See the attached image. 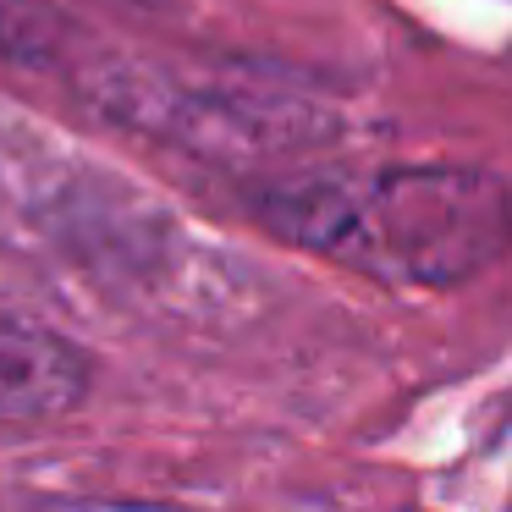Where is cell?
<instances>
[{
    "instance_id": "4",
    "label": "cell",
    "mask_w": 512,
    "mask_h": 512,
    "mask_svg": "<svg viewBox=\"0 0 512 512\" xmlns=\"http://www.w3.org/2000/svg\"><path fill=\"white\" fill-rule=\"evenodd\" d=\"M12 512H188V507H166V501H100V496H45V501H23Z\"/></svg>"
},
{
    "instance_id": "1",
    "label": "cell",
    "mask_w": 512,
    "mask_h": 512,
    "mask_svg": "<svg viewBox=\"0 0 512 512\" xmlns=\"http://www.w3.org/2000/svg\"><path fill=\"white\" fill-rule=\"evenodd\" d=\"M287 243L397 287H457L512 248V188L468 166L320 171L265 199Z\"/></svg>"
},
{
    "instance_id": "3",
    "label": "cell",
    "mask_w": 512,
    "mask_h": 512,
    "mask_svg": "<svg viewBox=\"0 0 512 512\" xmlns=\"http://www.w3.org/2000/svg\"><path fill=\"white\" fill-rule=\"evenodd\" d=\"M94 386V364L61 331L0 309V424H45L72 413Z\"/></svg>"
},
{
    "instance_id": "5",
    "label": "cell",
    "mask_w": 512,
    "mask_h": 512,
    "mask_svg": "<svg viewBox=\"0 0 512 512\" xmlns=\"http://www.w3.org/2000/svg\"><path fill=\"white\" fill-rule=\"evenodd\" d=\"M0 177H6V171H0Z\"/></svg>"
},
{
    "instance_id": "2",
    "label": "cell",
    "mask_w": 512,
    "mask_h": 512,
    "mask_svg": "<svg viewBox=\"0 0 512 512\" xmlns=\"http://www.w3.org/2000/svg\"><path fill=\"white\" fill-rule=\"evenodd\" d=\"M94 105L144 133L182 144L210 160H270L298 155L336 133V116L309 94L254 89V83H204L160 67H116L94 83Z\"/></svg>"
}]
</instances>
